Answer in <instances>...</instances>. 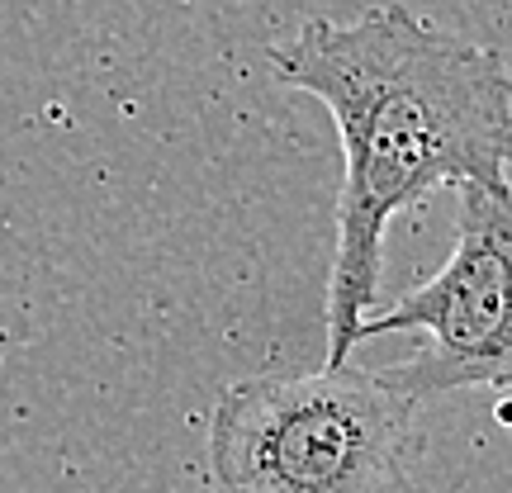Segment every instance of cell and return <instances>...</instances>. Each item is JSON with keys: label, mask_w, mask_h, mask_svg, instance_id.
<instances>
[{"label": "cell", "mask_w": 512, "mask_h": 493, "mask_svg": "<svg viewBox=\"0 0 512 493\" xmlns=\"http://www.w3.org/2000/svg\"><path fill=\"white\" fill-rule=\"evenodd\" d=\"M275 76L313 95L342 138V195L328 275V361H351L380 299L384 233L441 185L508 181L512 72L494 48L408 5L309 19L271 48Z\"/></svg>", "instance_id": "cell-1"}, {"label": "cell", "mask_w": 512, "mask_h": 493, "mask_svg": "<svg viewBox=\"0 0 512 493\" xmlns=\"http://www.w3.org/2000/svg\"><path fill=\"white\" fill-rule=\"evenodd\" d=\"M418 408L380 370L351 361L242 375L209 413V475L219 493H403Z\"/></svg>", "instance_id": "cell-2"}, {"label": "cell", "mask_w": 512, "mask_h": 493, "mask_svg": "<svg viewBox=\"0 0 512 493\" xmlns=\"http://www.w3.org/2000/svg\"><path fill=\"white\" fill-rule=\"evenodd\" d=\"M456 247L432 280L370 309L356 342L422 332L427 347L380 370L418 403L456 389L512 394V181L456 185Z\"/></svg>", "instance_id": "cell-3"}]
</instances>
